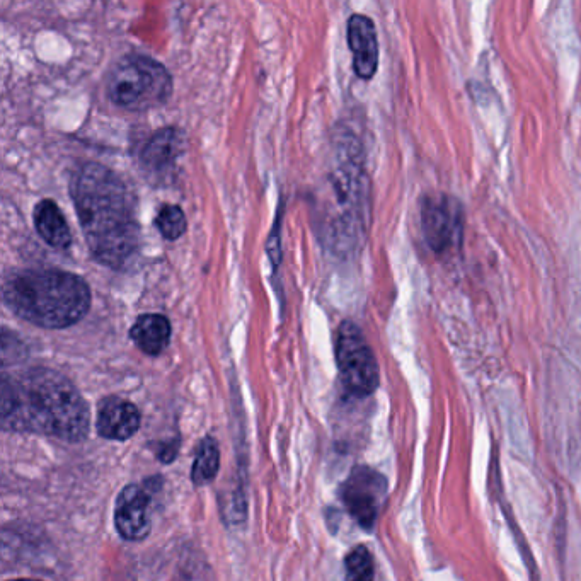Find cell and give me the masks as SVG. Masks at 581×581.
I'll return each instance as SVG.
<instances>
[{"label": "cell", "mask_w": 581, "mask_h": 581, "mask_svg": "<svg viewBox=\"0 0 581 581\" xmlns=\"http://www.w3.org/2000/svg\"><path fill=\"white\" fill-rule=\"evenodd\" d=\"M70 196L94 259L121 270L139 248L135 200L127 185L103 164L87 162L72 174Z\"/></svg>", "instance_id": "6da1fadb"}, {"label": "cell", "mask_w": 581, "mask_h": 581, "mask_svg": "<svg viewBox=\"0 0 581 581\" xmlns=\"http://www.w3.org/2000/svg\"><path fill=\"white\" fill-rule=\"evenodd\" d=\"M2 426L9 432H36L81 442L89 433L91 411L67 377L38 367L19 377H4Z\"/></svg>", "instance_id": "7a4b0ae2"}, {"label": "cell", "mask_w": 581, "mask_h": 581, "mask_svg": "<svg viewBox=\"0 0 581 581\" xmlns=\"http://www.w3.org/2000/svg\"><path fill=\"white\" fill-rule=\"evenodd\" d=\"M4 304L38 328L64 329L91 309V288L64 270H18L4 282Z\"/></svg>", "instance_id": "3957f363"}, {"label": "cell", "mask_w": 581, "mask_h": 581, "mask_svg": "<svg viewBox=\"0 0 581 581\" xmlns=\"http://www.w3.org/2000/svg\"><path fill=\"white\" fill-rule=\"evenodd\" d=\"M106 93L111 103L125 110H154L173 93V79L154 58L127 55L111 69Z\"/></svg>", "instance_id": "277c9868"}, {"label": "cell", "mask_w": 581, "mask_h": 581, "mask_svg": "<svg viewBox=\"0 0 581 581\" xmlns=\"http://www.w3.org/2000/svg\"><path fill=\"white\" fill-rule=\"evenodd\" d=\"M336 362L341 382L351 396L369 397L380 382L379 363L374 351L353 321H343L336 336Z\"/></svg>", "instance_id": "5b68a950"}, {"label": "cell", "mask_w": 581, "mask_h": 581, "mask_svg": "<svg viewBox=\"0 0 581 581\" xmlns=\"http://www.w3.org/2000/svg\"><path fill=\"white\" fill-rule=\"evenodd\" d=\"M464 210L450 195L428 196L421 207V229L433 253H447L461 244Z\"/></svg>", "instance_id": "8992f818"}, {"label": "cell", "mask_w": 581, "mask_h": 581, "mask_svg": "<svg viewBox=\"0 0 581 581\" xmlns=\"http://www.w3.org/2000/svg\"><path fill=\"white\" fill-rule=\"evenodd\" d=\"M341 500L346 510L363 529L374 527L380 507L386 500L387 479L367 466H358L341 486Z\"/></svg>", "instance_id": "52a82bcc"}, {"label": "cell", "mask_w": 581, "mask_h": 581, "mask_svg": "<svg viewBox=\"0 0 581 581\" xmlns=\"http://www.w3.org/2000/svg\"><path fill=\"white\" fill-rule=\"evenodd\" d=\"M150 496L139 484L121 489L116 500L115 525L125 541H144L150 534Z\"/></svg>", "instance_id": "ba28073f"}, {"label": "cell", "mask_w": 581, "mask_h": 581, "mask_svg": "<svg viewBox=\"0 0 581 581\" xmlns=\"http://www.w3.org/2000/svg\"><path fill=\"white\" fill-rule=\"evenodd\" d=\"M348 47L353 53L355 74L363 81H370L379 69V41L369 16L353 14L348 19Z\"/></svg>", "instance_id": "9c48e42d"}, {"label": "cell", "mask_w": 581, "mask_h": 581, "mask_svg": "<svg viewBox=\"0 0 581 581\" xmlns=\"http://www.w3.org/2000/svg\"><path fill=\"white\" fill-rule=\"evenodd\" d=\"M140 413L135 404L127 399L104 397L98 406L96 430L101 437L115 442H125L139 432Z\"/></svg>", "instance_id": "30bf717a"}, {"label": "cell", "mask_w": 581, "mask_h": 581, "mask_svg": "<svg viewBox=\"0 0 581 581\" xmlns=\"http://www.w3.org/2000/svg\"><path fill=\"white\" fill-rule=\"evenodd\" d=\"M186 149V135L176 127L162 128L150 137L142 150V162L154 173L173 167Z\"/></svg>", "instance_id": "8fae6325"}, {"label": "cell", "mask_w": 581, "mask_h": 581, "mask_svg": "<svg viewBox=\"0 0 581 581\" xmlns=\"http://www.w3.org/2000/svg\"><path fill=\"white\" fill-rule=\"evenodd\" d=\"M133 343L149 357H157L166 350L171 340V323L161 314H144L130 329Z\"/></svg>", "instance_id": "7c38bea8"}, {"label": "cell", "mask_w": 581, "mask_h": 581, "mask_svg": "<svg viewBox=\"0 0 581 581\" xmlns=\"http://www.w3.org/2000/svg\"><path fill=\"white\" fill-rule=\"evenodd\" d=\"M33 219H35L36 231L48 246L55 249L69 248L72 234H70L64 212L60 210L57 203L53 200H41L35 207Z\"/></svg>", "instance_id": "4fadbf2b"}, {"label": "cell", "mask_w": 581, "mask_h": 581, "mask_svg": "<svg viewBox=\"0 0 581 581\" xmlns=\"http://www.w3.org/2000/svg\"><path fill=\"white\" fill-rule=\"evenodd\" d=\"M220 467V450L212 437L203 438L196 449L195 462L191 469V479L196 486L210 483L217 476Z\"/></svg>", "instance_id": "5bb4252c"}, {"label": "cell", "mask_w": 581, "mask_h": 581, "mask_svg": "<svg viewBox=\"0 0 581 581\" xmlns=\"http://www.w3.org/2000/svg\"><path fill=\"white\" fill-rule=\"evenodd\" d=\"M346 580L348 581H374V558L365 546H357L351 549L345 559Z\"/></svg>", "instance_id": "9a60e30c"}, {"label": "cell", "mask_w": 581, "mask_h": 581, "mask_svg": "<svg viewBox=\"0 0 581 581\" xmlns=\"http://www.w3.org/2000/svg\"><path fill=\"white\" fill-rule=\"evenodd\" d=\"M156 227L164 239L176 241V239L185 234L186 227H188L185 212L178 205H169L167 203L157 213Z\"/></svg>", "instance_id": "2e32d148"}, {"label": "cell", "mask_w": 581, "mask_h": 581, "mask_svg": "<svg viewBox=\"0 0 581 581\" xmlns=\"http://www.w3.org/2000/svg\"><path fill=\"white\" fill-rule=\"evenodd\" d=\"M11 581H38V580H11Z\"/></svg>", "instance_id": "e0dca14e"}]
</instances>
